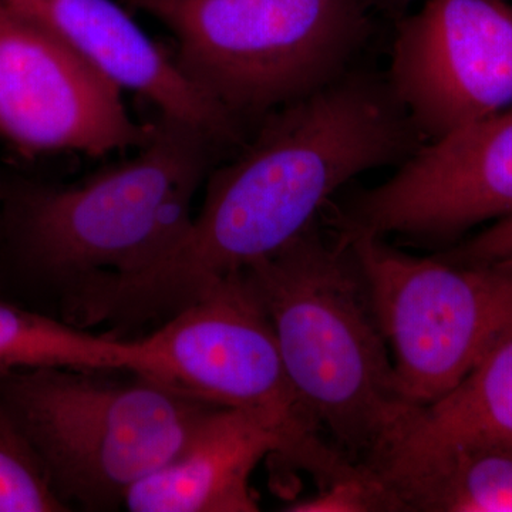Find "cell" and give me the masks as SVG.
I'll return each mask as SVG.
<instances>
[{
    "label": "cell",
    "instance_id": "ac0fdd59",
    "mask_svg": "<svg viewBox=\"0 0 512 512\" xmlns=\"http://www.w3.org/2000/svg\"><path fill=\"white\" fill-rule=\"evenodd\" d=\"M439 256L457 264L490 265L512 269V215L494 221L476 237L468 239Z\"/></svg>",
    "mask_w": 512,
    "mask_h": 512
},
{
    "label": "cell",
    "instance_id": "7c38bea8",
    "mask_svg": "<svg viewBox=\"0 0 512 512\" xmlns=\"http://www.w3.org/2000/svg\"><path fill=\"white\" fill-rule=\"evenodd\" d=\"M284 451L274 429L251 414L214 406L184 447L128 491L131 512H256L251 477Z\"/></svg>",
    "mask_w": 512,
    "mask_h": 512
},
{
    "label": "cell",
    "instance_id": "4fadbf2b",
    "mask_svg": "<svg viewBox=\"0 0 512 512\" xmlns=\"http://www.w3.org/2000/svg\"><path fill=\"white\" fill-rule=\"evenodd\" d=\"M369 466L404 512H512V444H458Z\"/></svg>",
    "mask_w": 512,
    "mask_h": 512
},
{
    "label": "cell",
    "instance_id": "30bf717a",
    "mask_svg": "<svg viewBox=\"0 0 512 512\" xmlns=\"http://www.w3.org/2000/svg\"><path fill=\"white\" fill-rule=\"evenodd\" d=\"M124 90L62 40L0 5V136L20 153L103 157L140 148Z\"/></svg>",
    "mask_w": 512,
    "mask_h": 512
},
{
    "label": "cell",
    "instance_id": "6da1fadb",
    "mask_svg": "<svg viewBox=\"0 0 512 512\" xmlns=\"http://www.w3.org/2000/svg\"><path fill=\"white\" fill-rule=\"evenodd\" d=\"M423 144L389 83L349 70L272 111L254 141L212 174L183 237L146 271L111 285L104 322H164L221 278L281 251L320 220L330 198Z\"/></svg>",
    "mask_w": 512,
    "mask_h": 512
},
{
    "label": "cell",
    "instance_id": "5bb4252c",
    "mask_svg": "<svg viewBox=\"0 0 512 512\" xmlns=\"http://www.w3.org/2000/svg\"><path fill=\"white\" fill-rule=\"evenodd\" d=\"M458 444H512V329L446 396L416 407L400 433L369 464L393 454Z\"/></svg>",
    "mask_w": 512,
    "mask_h": 512
},
{
    "label": "cell",
    "instance_id": "ba28073f",
    "mask_svg": "<svg viewBox=\"0 0 512 512\" xmlns=\"http://www.w3.org/2000/svg\"><path fill=\"white\" fill-rule=\"evenodd\" d=\"M386 80L423 143L508 109L511 3L421 0L397 19Z\"/></svg>",
    "mask_w": 512,
    "mask_h": 512
},
{
    "label": "cell",
    "instance_id": "277c9868",
    "mask_svg": "<svg viewBox=\"0 0 512 512\" xmlns=\"http://www.w3.org/2000/svg\"><path fill=\"white\" fill-rule=\"evenodd\" d=\"M107 373L47 367L0 376V404L70 508L124 507L128 491L170 461L214 407L134 373L131 382Z\"/></svg>",
    "mask_w": 512,
    "mask_h": 512
},
{
    "label": "cell",
    "instance_id": "5b68a950",
    "mask_svg": "<svg viewBox=\"0 0 512 512\" xmlns=\"http://www.w3.org/2000/svg\"><path fill=\"white\" fill-rule=\"evenodd\" d=\"M170 30L185 74L229 116L271 114L350 70L366 0H127Z\"/></svg>",
    "mask_w": 512,
    "mask_h": 512
},
{
    "label": "cell",
    "instance_id": "8992f818",
    "mask_svg": "<svg viewBox=\"0 0 512 512\" xmlns=\"http://www.w3.org/2000/svg\"><path fill=\"white\" fill-rule=\"evenodd\" d=\"M128 373L192 399L241 410L281 437L282 460L319 487L356 466L333 446L293 389L272 320L247 269L232 272L134 340Z\"/></svg>",
    "mask_w": 512,
    "mask_h": 512
},
{
    "label": "cell",
    "instance_id": "52a82bcc",
    "mask_svg": "<svg viewBox=\"0 0 512 512\" xmlns=\"http://www.w3.org/2000/svg\"><path fill=\"white\" fill-rule=\"evenodd\" d=\"M343 237L369 286L397 386L412 406L446 396L512 329V269L419 258L375 235Z\"/></svg>",
    "mask_w": 512,
    "mask_h": 512
},
{
    "label": "cell",
    "instance_id": "d6986e66",
    "mask_svg": "<svg viewBox=\"0 0 512 512\" xmlns=\"http://www.w3.org/2000/svg\"><path fill=\"white\" fill-rule=\"evenodd\" d=\"M370 10H379L387 16L399 19L417 0H366Z\"/></svg>",
    "mask_w": 512,
    "mask_h": 512
},
{
    "label": "cell",
    "instance_id": "e0dca14e",
    "mask_svg": "<svg viewBox=\"0 0 512 512\" xmlns=\"http://www.w3.org/2000/svg\"><path fill=\"white\" fill-rule=\"evenodd\" d=\"M288 512H404L383 477L365 463L346 476L322 485L312 497L286 504Z\"/></svg>",
    "mask_w": 512,
    "mask_h": 512
},
{
    "label": "cell",
    "instance_id": "3957f363",
    "mask_svg": "<svg viewBox=\"0 0 512 512\" xmlns=\"http://www.w3.org/2000/svg\"><path fill=\"white\" fill-rule=\"evenodd\" d=\"M214 144L161 117L123 164L83 183L18 192L6 227L19 268L59 296L72 320L94 295L146 271L183 237Z\"/></svg>",
    "mask_w": 512,
    "mask_h": 512
},
{
    "label": "cell",
    "instance_id": "8fae6325",
    "mask_svg": "<svg viewBox=\"0 0 512 512\" xmlns=\"http://www.w3.org/2000/svg\"><path fill=\"white\" fill-rule=\"evenodd\" d=\"M0 5L72 47L124 92L146 97L161 116L187 124L215 143L238 137L237 121L116 0H0Z\"/></svg>",
    "mask_w": 512,
    "mask_h": 512
},
{
    "label": "cell",
    "instance_id": "ffe728a7",
    "mask_svg": "<svg viewBox=\"0 0 512 512\" xmlns=\"http://www.w3.org/2000/svg\"><path fill=\"white\" fill-rule=\"evenodd\" d=\"M0 200H2V195H0Z\"/></svg>",
    "mask_w": 512,
    "mask_h": 512
},
{
    "label": "cell",
    "instance_id": "9a60e30c",
    "mask_svg": "<svg viewBox=\"0 0 512 512\" xmlns=\"http://www.w3.org/2000/svg\"><path fill=\"white\" fill-rule=\"evenodd\" d=\"M134 340L96 335L67 320L0 301V376L47 367L128 372Z\"/></svg>",
    "mask_w": 512,
    "mask_h": 512
},
{
    "label": "cell",
    "instance_id": "7a4b0ae2",
    "mask_svg": "<svg viewBox=\"0 0 512 512\" xmlns=\"http://www.w3.org/2000/svg\"><path fill=\"white\" fill-rule=\"evenodd\" d=\"M244 269L272 320L306 412L346 457L369 463L416 407L397 386L352 245L318 221L281 251Z\"/></svg>",
    "mask_w": 512,
    "mask_h": 512
},
{
    "label": "cell",
    "instance_id": "9c48e42d",
    "mask_svg": "<svg viewBox=\"0 0 512 512\" xmlns=\"http://www.w3.org/2000/svg\"><path fill=\"white\" fill-rule=\"evenodd\" d=\"M399 165L335 208L330 227L446 241L512 215V106L421 144Z\"/></svg>",
    "mask_w": 512,
    "mask_h": 512
},
{
    "label": "cell",
    "instance_id": "2e32d148",
    "mask_svg": "<svg viewBox=\"0 0 512 512\" xmlns=\"http://www.w3.org/2000/svg\"><path fill=\"white\" fill-rule=\"evenodd\" d=\"M72 511L42 461L0 404V512Z\"/></svg>",
    "mask_w": 512,
    "mask_h": 512
}]
</instances>
